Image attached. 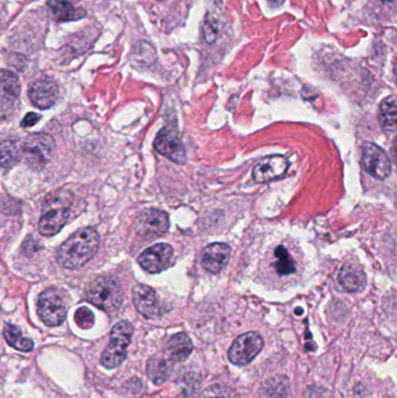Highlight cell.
<instances>
[{
    "mask_svg": "<svg viewBox=\"0 0 397 398\" xmlns=\"http://www.w3.org/2000/svg\"><path fill=\"white\" fill-rule=\"evenodd\" d=\"M100 234L91 227L78 229L62 243L57 261L66 269H77L91 260L100 247Z\"/></svg>",
    "mask_w": 397,
    "mask_h": 398,
    "instance_id": "obj_1",
    "label": "cell"
},
{
    "mask_svg": "<svg viewBox=\"0 0 397 398\" xmlns=\"http://www.w3.org/2000/svg\"><path fill=\"white\" fill-rule=\"evenodd\" d=\"M74 196L69 190H56L44 199L39 229L44 236H53L63 229L69 218Z\"/></svg>",
    "mask_w": 397,
    "mask_h": 398,
    "instance_id": "obj_2",
    "label": "cell"
},
{
    "mask_svg": "<svg viewBox=\"0 0 397 398\" xmlns=\"http://www.w3.org/2000/svg\"><path fill=\"white\" fill-rule=\"evenodd\" d=\"M134 328L127 321H122L114 325L111 330L110 343L102 355V365L107 369L118 368L127 357Z\"/></svg>",
    "mask_w": 397,
    "mask_h": 398,
    "instance_id": "obj_3",
    "label": "cell"
},
{
    "mask_svg": "<svg viewBox=\"0 0 397 398\" xmlns=\"http://www.w3.org/2000/svg\"><path fill=\"white\" fill-rule=\"evenodd\" d=\"M85 298L100 309L112 312L122 305V290L117 281L112 277L100 276L89 285Z\"/></svg>",
    "mask_w": 397,
    "mask_h": 398,
    "instance_id": "obj_4",
    "label": "cell"
},
{
    "mask_svg": "<svg viewBox=\"0 0 397 398\" xmlns=\"http://www.w3.org/2000/svg\"><path fill=\"white\" fill-rule=\"evenodd\" d=\"M55 149V141L46 133H33L20 146L21 156L27 166L34 170H41L52 159Z\"/></svg>",
    "mask_w": 397,
    "mask_h": 398,
    "instance_id": "obj_5",
    "label": "cell"
},
{
    "mask_svg": "<svg viewBox=\"0 0 397 398\" xmlns=\"http://www.w3.org/2000/svg\"><path fill=\"white\" fill-rule=\"evenodd\" d=\"M37 314L41 321L48 326L62 324L68 314L66 294L56 287H49L44 290L39 297Z\"/></svg>",
    "mask_w": 397,
    "mask_h": 398,
    "instance_id": "obj_6",
    "label": "cell"
},
{
    "mask_svg": "<svg viewBox=\"0 0 397 398\" xmlns=\"http://www.w3.org/2000/svg\"><path fill=\"white\" fill-rule=\"evenodd\" d=\"M264 348V339L257 332H247L238 337L228 350V360L236 366H246Z\"/></svg>",
    "mask_w": 397,
    "mask_h": 398,
    "instance_id": "obj_7",
    "label": "cell"
},
{
    "mask_svg": "<svg viewBox=\"0 0 397 398\" xmlns=\"http://www.w3.org/2000/svg\"><path fill=\"white\" fill-rule=\"evenodd\" d=\"M362 166L364 170L367 171L371 176L374 177L376 180L383 181L387 177L389 176L391 173V162L387 155L386 151L382 148L376 146V144H364L362 147V159H361Z\"/></svg>",
    "mask_w": 397,
    "mask_h": 398,
    "instance_id": "obj_8",
    "label": "cell"
},
{
    "mask_svg": "<svg viewBox=\"0 0 397 398\" xmlns=\"http://www.w3.org/2000/svg\"><path fill=\"white\" fill-rule=\"evenodd\" d=\"M136 229L139 236L145 238L163 236L169 229V217L163 211L147 209L136 218Z\"/></svg>",
    "mask_w": 397,
    "mask_h": 398,
    "instance_id": "obj_9",
    "label": "cell"
},
{
    "mask_svg": "<svg viewBox=\"0 0 397 398\" xmlns=\"http://www.w3.org/2000/svg\"><path fill=\"white\" fill-rule=\"evenodd\" d=\"M154 147L160 154L175 163H185L187 151L178 133L174 129H162L155 138Z\"/></svg>",
    "mask_w": 397,
    "mask_h": 398,
    "instance_id": "obj_10",
    "label": "cell"
},
{
    "mask_svg": "<svg viewBox=\"0 0 397 398\" xmlns=\"http://www.w3.org/2000/svg\"><path fill=\"white\" fill-rule=\"evenodd\" d=\"M20 90L17 75L10 70H0V119H8L13 113Z\"/></svg>",
    "mask_w": 397,
    "mask_h": 398,
    "instance_id": "obj_11",
    "label": "cell"
},
{
    "mask_svg": "<svg viewBox=\"0 0 397 398\" xmlns=\"http://www.w3.org/2000/svg\"><path fill=\"white\" fill-rule=\"evenodd\" d=\"M173 247L167 243H158L142 252L138 258L142 269L148 273L158 274L167 269L173 260Z\"/></svg>",
    "mask_w": 397,
    "mask_h": 398,
    "instance_id": "obj_12",
    "label": "cell"
},
{
    "mask_svg": "<svg viewBox=\"0 0 397 398\" xmlns=\"http://www.w3.org/2000/svg\"><path fill=\"white\" fill-rule=\"evenodd\" d=\"M289 168V162L282 155H272L261 160L254 167L253 180L259 183H268L284 176Z\"/></svg>",
    "mask_w": 397,
    "mask_h": 398,
    "instance_id": "obj_13",
    "label": "cell"
},
{
    "mask_svg": "<svg viewBox=\"0 0 397 398\" xmlns=\"http://www.w3.org/2000/svg\"><path fill=\"white\" fill-rule=\"evenodd\" d=\"M28 95L34 106L47 110L56 103L59 97V86L52 78H39L30 84Z\"/></svg>",
    "mask_w": 397,
    "mask_h": 398,
    "instance_id": "obj_14",
    "label": "cell"
},
{
    "mask_svg": "<svg viewBox=\"0 0 397 398\" xmlns=\"http://www.w3.org/2000/svg\"><path fill=\"white\" fill-rule=\"evenodd\" d=\"M231 256V248L226 243H214L207 245L202 252L203 268L209 273L219 274L228 265Z\"/></svg>",
    "mask_w": 397,
    "mask_h": 398,
    "instance_id": "obj_15",
    "label": "cell"
},
{
    "mask_svg": "<svg viewBox=\"0 0 397 398\" xmlns=\"http://www.w3.org/2000/svg\"><path fill=\"white\" fill-rule=\"evenodd\" d=\"M133 303L139 314L145 318L153 319L160 316V304L154 290L145 284H138L133 289Z\"/></svg>",
    "mask_w": 397,
    "mask_h": 398,
    "instance_id": "obj_16",
    "label": "cell"
},
{
    "mask_svg": "<svg viewBox=\"0 0 397 398\" xmlns=\"http://www.w3.org/2000/svg\"><path fill=\"white\" fill-rule=\"evenodd\" d=\"M339 284L347 292H359L366 285V274L360 265L347 262L342 265L338 275Z\"/></svg>",
    "mask_w": 397,
    "mask_h": 398,
    "instance_id": "obj_17",
    "label": "cell"
},
{
    "mask_svg": "<svg viewBox=\"0 0 397 398\" xmlns=\"http://www.w3.org/2000/svg\"><path fill=\"white\" fill-rule=\"evenodd\" d=\"M194 350V345L188 334L177 333L170 338L167 343L165 354L173 363H181L190 357Z\"/></svg>",
    "mask_w": 397,
    "mask_h": 398,
    "instance_id": "obj_18",
    "label": "cell"
},
{
    "mask_svg": "<svg viewBox=\"0 0 397 398\" xmlns=\"http://www.w3.org/2000/svg\"><path fill=\"white\" fill-rule=\"evenodd\" d=\"M173 370V362L165 353L155 354L147 363V374L155 384L165 383Z\"/></svg>",
    "mask_w": 397,
    "mask_h": 398,
    "instance_id": "obj_19",
    "label": "cell"
},
{
    "mask_svg": "<svg viewBox=\"0 0 397 398\" xmlns=\"http://www.w3.org/2000/svg\"><path fill=\"white\" fill-rule=\"evenodd\" d=\"M260 398H294L290 382L284 376L269 379L262 387Z\"/></svg>",
    "mask_w": 397,
    "mask_h": 398,
    "instance_id": "obj_20",
    "label": "cell"
},
{
    "mask_svg": "<svg viewBox=\"0 0 397 398\" xmlns=\"http://www.w3.org/2000/svg\"><path fill=\"white\" fill-rule=\"evenodd\" d=\"M48 6L57 21H74L86 15L84 10L75 8L66 0H49Z\"/></svg>",
    "mask_w": 397,
    "mask_h": 398,
    "instance_id": "obj_21",
    "label": "cell"
},
{
    "mask_svg": "<svg viewBox=\"0 0 397 398\" xmlns=\"http://www.w3.org/2000/svg\"><path fill=\"white\" fill-rule=\"evenodd\" d=\"M396 97L393 95L385 98L380 105L379 120L385 131H396Z\"/></svg>",
    "mask_w": 397,
    "mask_h": 398,
    "instance_id": "obj_22",
    "label": "cell"
},
{
    "mask_svg": "<svg viewBox=\"0 0 397 398\" xmlns=\"http://www.w3.org/2000/svg\"><path fill=\"white\" fill-rule=\"evenodd\" d=\"M21 158V151L15 141H0V166L5 169H11L19 162Z\"/></svg>",
    "mask_w": 397,
    "mask_h": 398,
    "instance_id": "obj_23",
    "label": "cell"
},
{
    "mask_svg": "<svg viewBox=\"0 0 397 398\" xmlns=\"http://www.w3.org/2000/svg\"><path fill=\"white\" fill-rule=\"evenodd\" d=\"M4 337L12 347L21 352H30L33 350L34 343L30 339L22 337V333L15 325H5Z\"/></svg>",
    "mask_w": 397,
    "mask_h": 398,
    "instance_id": "obj_24",
    "label": "cell"
},
{
    "mask_svg": "<svg viewBox=\"0 0 397 398\" xmlns=\"http://www.w3.org/2000/svg\"><path fill=\"white\" fill-rule=\"evenodd\" d=\"M275 255L276 262L274 267L275 270L279 274V276H284V275H290L296 272L295 268V262L291 258L287 248L284 246H279L274 252Z\"/></svg>",
    "mask_w": 397,
    "mask_h": 398,
    "instance_id": "obj_25",
    "label": "cell"
},
{
    "mask_svg": "<svg viewBox=\"0 0 397 398\" xmlns=\"http://www.w3.org/2000/svg\"><path fill=\"white\" fill-rule=\"evenodd\" d=\"M75 321L78 325V328L89 330L95 325V314L86 306H82L75 314Z\"/></svg>",
    "mask_w": 397,
    "mask_h": 398,
    "instance_id": "obj_26",
    "label": "cell"
},
{
    "mask_svg": "<svg viewBox=\"0 0 397 398\" xmlns=\"http://www.w3.org/2000/svg\"><path fill=\"white\" fill-rule=\"evenodd\" d=\"M199 398H233V394L231 389L224 384H214L206 388Z\"/></svg>",
    "mask_w": 397,
    "mask_h": 398,
    "instance_id": "obj_27",
    "label": "cell"
},
{
    "mask_svg": "<svg viewBox=\"0 0 397 398\" xmlns=\"http://www.w3.org/2000/svg\"><path fill=\"white\" fill-rule=\"evenodd\" d=\"M218 33H219V25L214 18H207L203 25V37L206 42L210 44H214L217 40Z\"/></svg>",
    "mask_w": 397,
    "mask_h": 398,
    "instance_id": "obj_28",
    "label": "cell"
},
{
    "mask_svg": "<svg viewBox=\"0 0 397 398\" xmlns=\"http://www.w3.org/2000/svg\"><path fill=\"white\" fill-rule=\"evenodd\" d=\"M41 117L34 112H30V113H27L25 115V118L22 119L21 126L22 127H30V126H34L37 124L39 120H40Z\"/></svg>",
    "mask_w": 397,
    "mask_h": 398,
    "instance_id": "obj_29",
    "label": "cell"
},
{
    "mask_svg": "<svg viewBox=\"0 0 397 398\" xmlns=\"http://www.w3.org/2000/svg\"><path fill=\"white\" fill-rule=\"evenodd\" d=\"M269 1H272V3H275V4H281V3H284V0H269Z\"/></svg>",
    "mask_w": 397,
    "mask_h": 398,
    "instance_id": "obj_30",
    "label": "cell"
},
{
    "mask_svg": "<svg viewBox=\"0 0 397 398\" xmlns=\"http://www.w3.org/2000/svg\"><path fill=\"white\" fill-rule=\"evenodd\" d=\"M382 1H393V0H382Z\"/></svg>",
    "mask_w": 397,
    "mask_h": 398,
    "instance_id": "obj_31",
    "label": "cell"
}]
</instances>
